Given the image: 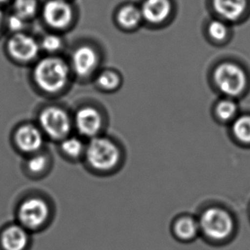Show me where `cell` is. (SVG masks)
I'll list each match as a JSON object with an SVG mask.
<instances>
[{
  "instance_id": "27",
  "label": "cell",
  "mask_w": 250,
  "mask_h": 250,
  "mask_svg": "<svg viewBox=\"0 0 250 250\" xmlns=\"http://www.w3.org/2000/svg\"><path fill=\"white\" fill-rule=\"evenodd\" d=\"M249 218H250V208H249Z\"/></svg>"
},
{
  "instance_id": "7",
  "label": "cell",
  "mask_w": 250,
  "mask_h": 250,
  "mask_svg": "<svg viewBox=\"0 0 250 250\" xmlns=\"http://www.w3.org/2000/svg\"><path fill=\"white\" fill-rule=\"evenodd\" d=\"M45 140L38 125L24 124L16 129L11 143L15 151L25 158L45 149Z\"/></svg>"
},
{
  "instance_id": "16",
  "label": "cell",
  "mask_w": 250,
  "mask_h": 250,
  "mask_svg": "<svg viewBox=\"0 0 250 250\" xmlns=\"http://www.w3.org/2000/svg\"><path fill=\"white\" fill-rule=\"evenodd\" d=\"M141 12L143 19L150 24H160L169 18L171 4L170 0H145Z\"/></svg>"
},
{
  "instance_id": "4",
  "label": "cell",
  "mask_w": 250,
  "mask_h": 250,
  "mask_svg": "<svg viewBox=\"0 0 250 250\" xmlns=\"http://www.w3.org/2000/svg\"><path fill=\"white\" fill-rule=\"evenodd\" d=\"M34 78L42 90L50 94L58 93L66 85L69 79V67L60 58L47 57L36 64Z\"/></svg>"
},
{
  "instance_id": "11",
  "label": "cell",
  "mask_w": 250,
  "mask_h": 250,
  "mask_svg": "<svg viewBox=\"0 0 250 250\" xmlns=\"http://www.w3.org/2000/svg\"><path fill=\"white\" fill-rule=\"evenodd\" d=\"M44 21L53 28H63L73 18L72 7L65 0H49L42 11Z\"/></svg>"
},
{
  "instance_id": "14",
  "label": "cell",
  "mask_w": 250,
  "mask_h": 250,
  "mask_svg": "<svg viewBox=\"0 0 250 250\" xmlns=\"http://www.w3.org/2000/svg\"><path fill=\"white\" fill-rule=\"evenodd\" d=\"M87 142L78 135H70L58 143V151L62 159L71 163L83 161Z\"/></svg>"
},
{
  "instance_id": "23",
  "label": "cell",
  "mask_w": 250,
  "mask_h": 250,
  "mask_svg": "<svg viewBox=\"0 0 250 250\" xmlns=\"http://www.w3.org/2000/svg\"><path fill=\"white\" fill-rule=\"evenodd\" d=\"M208 32L212 40L223 41L228 35V26L221 20H213L209 23Z\"/></svg>"
},
{
  "instance_id": "13",
  "label": "cell",
  "mask_w": 250,
  "mask_h": 250,
  "mask_svg": "<svg viewBox=\"0 0 250 250\" xmlns=\"http://www.w3.org/2000/svg\"><path fill=\"white\" fill-rule=\"evenodd\" d=\"M53 166V158L48 150H42L39 153L25 157L22 162V170L26 177L39 180L46 177Z\"/></svg>"
},
{
  "instance_id": "24",
  "label": "cell",
  "mask_w": 250,
  "mask_h": 250,
  "mask_svg": "<svg viewBox=\"0 0 250 250\" xmlns=\"http://www.w3.org/2000/svg\"><path fill=\"white\" fill-rule=\"evenodd\" d=\"M62 46V40L56 35H45L42 39V47L48 52H57Z\"/></svg>"
},
{
  "instance_id": "12",
  "label": "cell",
  "mask_w": 250,
  "mask_h": 250,
  "mask_svg": "<svg viewBox=\"0 0 250 250\" xmlns=\"http://www.w3.org/2000/svg\"><path fill=\"white\" fill-rule=\"evenodd\" d=\"M8 51L13 59L19 61H30L38 55L40 45L34 37L20 32L10 39Z\"/></svg>"
},
{
  "instance_id": "3",
  "label": "cell",
  "mask_w": 250,
  "mask_h": 250,
  "mask_svg": "<svg viewBox=\"0 0 250 250\" xmlns=\"http://www.w3.org/2000/svg\"><path fill=\"white\" fill-rule=\"evenodd\" d=\"M54 206L45 194L31 192L21 197L15 209L16 221L33 233L45 230L54 218Z\"/></svg>"
},
{
  "instance_id": "10",
  "label": "cell",
  "mask_w": 250,
  "mask_h": 250,
  "mask_svg": "<svg viewBox=\"0 0 250 250\" xmlns=\"http://www.w3.org/2000/svg\"><path fill=\"white\" fill-rule=\"evenodd\" d=\"M170 234L178 243H194L200 237V227L196 215L191 213H180L176 216L170 226Z\"/></svg>"
},
{
  "instance_id": "22",
  "label": "cell",
  "mask_w": 250,
  "mask_h": 250,
  "mask_svg": "<svg viewBox=\"0 0 250 250\" xmlns=\"http://www.w3.org/2000/svg\"><path fill=\"white\" fill-rule=\"evenodd\" d=\"M97 82L98 84L102 88L106 89V90H112V89H115L119 86L120 77L114 71L106 70V71L102 72L99 76Z\"/></svg>"
},
{
  "instance_id": "20",
  "label": "cell",
  "mask_w": 250,
  "mask_h": 250,
  "mask_svg": "<svg viewBox=\"0 0 250 250\" xmlns=\"http://www.w3.org/2000/svg\"><path fill=\"white\" fill-rule=\"evenodd\" d=\"M143 20L141 9L134 5H125L118 13V21L124 28H132Z\"/></svg>"
},
{
  "instance_id": "15",
  "label": "cell",
  "mask_w": 250,
  "mask_h": 250,
  "mask_svg": "<svg viewBox=\"0 0 250 250\" xmlns=\"http://www.w3.org/2000/svg\"><path fill=\"white\" fill-rule=\"evenodd\" d=\"M98 55L89 45H82L74 52L72 66L79 77H87L97 66Z\"/></svg>"
},
{
  "instance_id": "9",
  "label": "cell",
  "mask_w": 250,
  "mask_h": 250,
  "mask_svg": "<svg viewBox=\"0 0 250 250\" xmlns=\"http://www.w3.org/2000/svg\"><path fill=\"white\" fill-rule=\"evenodd\" d=\"M32 233L17 221L0 229V250H29Z\"/></svg>"
},
{
  "instance_id": "26",
  "label": "cell",
  "mask_w": 250,
  "mask_h": 250,
  "mask_svg": "<svg viewBox=\"0 0 250 250\" xmlns=\"http://www.w3.org/2000/svg\"><path fill=\"white\" fill-rule=\"evenodd\" d=\"M3 19H4L3 13H2V11L0 10V28H1V26H2V23H3Z\"/></svg>"
},
{
  "instance_id": "18",
  "label": "cell",
  "mask_w": 250,
  "mask_h": 250,
  "mask_svg": "<svg viewBox=\"0 0 250 250\" xmlns=\"http://www.w3.org/2000/svg\"><path fill=\"white\" fill-rule=\"evenodd\" d=\"M229 125V135L233 143L250 149V114L238 115Z\"/></svg>"
},
{
  "instance_id": "5",
  "label": "cell",
  "mask_w": 250,
  "mask_h": 250,
  "mask_svg": "<svg viewBox=\"0 0 250 250\" xmlns=\"http://www.w3.org/2000/svg\"><path fill=\"white\" fill-rule=\"evenodd\" d=\"M38 126L46 139L58 143L71 135L73 118L62 108L48 106L39 114Z\"/></svg>"
},
{
  "instance_id": "28",
  "label": "cell",
  "mask_w": 250,
  "mask_h": 250,
  "mask_svg": "<svg viewBox=\"0 0 250 250\" xmlns=\"http://www.w3.org/2000/svg\"><path fill=\"white\" fill-rule=\"evenodd\" d=\"M4 1H6V0H0V3H2V2H4Z\"/></svg>"
},
{
  "instance_id": "25",
  "label": "cell",
  "mask_w": 250,
  "mask_h": 250,
  "mask_svg": "<svg viewBox=\"0 0 250 250\" xmlns=\"http://www.w3.org/2000/svg\"><path fill=\"white\" fill-rule=\"evenodd\" d=\"M7 25L11 31L15 32L17 34L20 33L22 28H24L25 20L17 14L12 15L8 18Z\"/></svg>"
},
{
  "instance_id": "2",
  "label": "cell",
  "mask_w": 250,
  "mask_h": 250,
  "mask_svg": "<svg viewBox=\"0 0 250 250\" xmlns=\"http://www.w3.org/2000/svg\"><path fill=\"white\" fill-rule=\"evenodd\" d=\"M125 160L126 151L121 143L110 136L101 135L87 141L83 163L91 173L107 177L121 170Z\"/></svg>"
},
{
  "instance_id": "1",
  "label": "cell",
  "mask_w": 250,
  "mask_h": 250,
  "mask_svg": "<svg viewBox=\"0 0 250 250\" xmlns=\"http://www.w3.org/2000/svg\"><path fill=\"white\" fill-rule=\"evenodd\" d=\"M200 237L215 247L228 245L238 233V219L228 206L217 202H208L199 209L196 214Z\"/></svg>"
},
{
  "instance_id": "8",
  "label": "cell",
  "mask_w": 250,
  "mask_h": 250,
  "mask_svg": "<svg viewBox=\"0 0 250 250\" xmlns=\"http://www.w3.org/2000/svg\"><path fill=\"white\" fill-rule=\"evenodd\" d=\"M74 129L77 135L86 141L102 135L104 121L101 112L93 106H84L76 112L73 118Z\"/></svg>"
},
{
  "instance_id": "6",
  "label": "cell",
  "mask_w": 250,
  "mask_h": 250,
  "mask_svg": "<svg viewBox=\"0 0 250 250\" xmlns=\"http://www.w3.org/2000/svg\"><path fill=\"white\" fill-rule=\"evenodd\" d=\"M213 79L219 90L228 97L238 96L246 87L245 71L233 62L220 63L214 70Z\"/></svg>"
},
{
  "instance_id": "17",
  "label": "cell",
  "mask_w": 250,
  "mask_h": 250,
  "mask_svg": "<svg viewBox=\"0 0 250 250\" xmlns=\"http://www.w3.org/2000/svg\"><path fill=\"white\" fill-rule=\"evenodd\" d=\"M212 6L224 20L236 21L246 11L248 0H212Z\"/></svg>"
},
{
  "instance_id": "19",
  "label": "cell",
  "mask_w": 250,
  "mask_h": 250,
  "mask_svg": "<svg viewBox=\"0 0 250 250\" xmlns=\"http://www.w3.org/2000/svg\"><path fill=\"white\" fill-rule=\"evenodd\" d=\"M214 114L219 123L230 125L238 116V106L231 99H226L217 104Z\"/></svg>"
},
{
  "instance_id": "21",
  "label": "cell",
  "mask_w": 250,
  "mask_h": 250,
  "mask_svg": "<svg viewBox=\"0 0 250 250\" xmlns=\"http://www.w3.org/2000/svg\"><path fill=\"white\" fill-rule=\"evenodd\" d=\"M15 14L18 15L25 21L34 18L38 11L37 0H15Z\"/></svg>"
}]
</instances>
